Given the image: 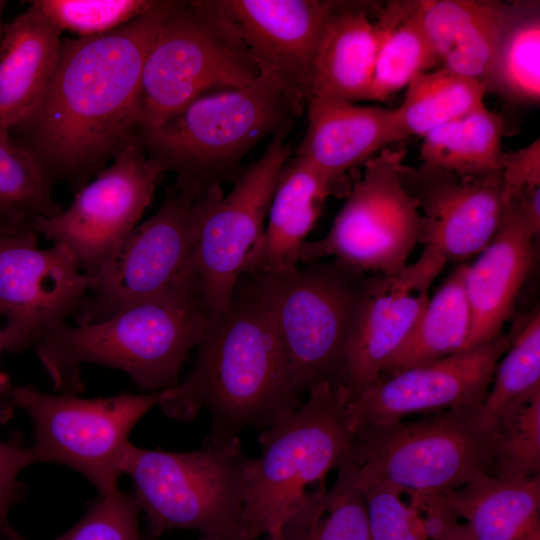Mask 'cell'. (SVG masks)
Listing matches in <instances>:
<instances>
[{
	"instance_id": "7bdbcfd3",
	"label": "cell",
	"mask_w": 540,
	"mask_h": 540,
	"mask_svg": "<svg viewBox=\"0 0 540 540\" xmlns=\"http://www.w3.org/2000/svg\"><path fill=\"white\" fill-rule=\"evenodd\" d=\"M140 540H157V538L147 533V534H141ZM197 540H236V539H231V538L216 536V535H203Z\"/></svg>"
},
{
	"instance_id": "ab89813d",
	"label": "cell",
	"mask_w": 540,
	"mask_h": 540,
	"mask_svg": "<svg viewBox=\"0 0 540 540\" xmlns=\"http://www.w3.org/2000/svg\"><path fill=\"white\" fill-rule=\"evenodd\" d=\"M501 174L507 189L540 187L539 139L517 151L507 152Z\"/></svg>"
},
{
	"instance_id": "d6a6232c",
	"label": "cell",
	"mask_w": 540,
	"mask_h": 540,
	"mask_svg": "<svg viewBox=\"0 0 540 540\" xmlns=\"http://www.w3.org/2000/svg\"><path fill=\"white\" fill-rule=\"evenodd\" d=\"M540 394V310L525 316L513 343L496 365L479 408L482 419L498 429L499 420Z\"/></svg>"
},
{
	"instance_id": "1f68e13d",
	"label": "cell",
	"mask_w": 540,
	"mask_h": 540,
	"mask_svg": "<svg viewBox=\"0 0 540 540\" xmlns=\"http://www.w3.org/2000/svg\"><path fill=\"white\" fill-rule=\"evenodd\" d=\"M403 103L394 109L405 139L423 137L437 127L482 105L483 84L443 67L417 75L406 87Z\"/></svg>"
},
{
	"instance_id": "83f0119b",
	"label": "cell",
	"mask_w": 540,
	"mask_h": 540,
	"mask_svg": "<svg viewBox=\"0 0 540 540\" xmlns=\"http://www.w3.org/2000/svg\"><path fill=\"white\" fill-rule=\"evenodd\" d=\"M381 14L384 35L367 100L383 102L440 62L424 30L419 1H389Z\"/></svg>"
},
{
	"instance_id": "836d02e7",
	"label": "cell",
	"mask_w": 540,
	"mask_h": 540,
	"mask_svg": "<svg viewBox=\"0 0 540 540\" xmlns=\"http://www.w3.org/2000/svg\"><path fill=\"white\" fill-rule=\"evenodd\" d=\"M63 208L54 200L52 181L45 169L25 147L0 131V220L29 225Z\"/></svg>"
},
{
	"instance_id": "ffe728a7",
	"label": "cell",
	"mask_w": 540,
	"mask_h": 540,
	"mask_svg": "<svg viewBox=\"0 0 540 540\" xmlns=\"http://www.w3.org/2000/svg\"><path fill=\"white\" fill-rule=\"evenodd\" d=\"M538 235L515 195L505 188L496 232L478 258L466 264L464 286L471 314L467 350L502 334L531 271Z\"/></svg>"
},
{
	"instance_id": "d590c367",
	"label": "cell",
	"mask_w": 540,
	"mask_h": 540,
	"mask_svg": "<svg viewBox=\"0 0 540 540\" xmlns=\"http://www.w3.org/2000/svg\"><path fill=\"white\" fill-rule=\"evenodd\" d=\"M499 440L492 474L529 477L540 471V394L504 415L498 423Z\"/></svg>"
},
{
	"instance_id": "277c9868",
	"label": "cell",
	"mask_w": 540,
	"mask_h": 540,
	"mask_svg": "<svg viewBox=\"0 0 540 540\" xmlns=\"http://www.w3.org/2000/svg\"><path fill=\"white\" fill-rule=\"evenodd\" d=\"M345 386L321 384L291 413L257 437L261 453L245 474L243 540L280 530L309 498L324 492L328 473L348 453L355 436Z\"/></svg>"
},
{
	"instance_id": "4fadbf2b",
	"label": "cell",
	"mask_w": 540,
	"mask_h": 540,
	"mask_svg": "<svg viewBox=\"0 0 540 540\" xmlns=\"http://www.w3.org/2000/svg\"><path fill=\"white\" fill-rule=\"evenodd\" d=\"M163 173L135 138L77 191L66 209L30 226L66 247L79 269L92 277L138 225Z\"/></svg>"
},
{
	"instance_id": "7a4b0ae2",
	"label": "cell",
	"mask_w": 540,
	"mask_h": 540,
	"mask_svg": "<svg viewBox=\"0 0 540 540\" xmlns=\"http://www.w3.org/2000/svg\"><path fill=\"white\" fill-rule=\"evenodd\" d=\"M192 369L159 392L165 416L191 422L206 410L205 444H239L247 428L264 430L301 403L256 279L243 274L229 306L210 312Z\"/></svg>"
},
{
	"instance_id": "7402d4cb",
	"label": "cell",
	"mask_w": 540,
	"mask_h": 540,
	"mask_svg": "<svg viewBox=\"0 0 540 540\" xmlns=\"http://www.w3.org/2000/svg\"><path fill=\"white\" fill-rule=\"evenodd\" d=\"M381 8L372 2L338 1L315 47L311 98L351 103L368 99L384 35Z\"/></svg>"
},
{
	"instance_id": "4dcf8cb0",
	"label": "cell",
	"mask_w": 540,
	"mask_h": 540,
	"mask_svg": "<svg viewBox=\"0 0 540 540\" xmlns=\"http://www.w3.org/2000/svg\"><path fill=\"white\" fill-rule=\"evenodd\" d=\"M280 531L284 540H370L365 497L347 454L333 486L305 501Z\"/></svg>"
},
{
	"instance_id": "e0dca14e",
	"label": "cell",
	"mask_w": 540,
	"mask_h": 540,
	"mask_svg": "<svg viewBox=\"0 0 540 540\" xmlns=\"http://www.w3.org/2000/svg\"><path fill=\"white\" fill-rule=\"evenodd\" d=\"M404 190L422 217L423 250L461 262L479 254L500 223L505 186L501 171L461 174L421 163L399 166Z\"/></svg>"
},
{
	"instance_id": "5bb4252c",
	"label": "cell",
	"mask_w": 540,
	"mask_h": 540,
	"mask_svg": "<svg viewBox=\"0 0 540 540\" xmlns=\"http://www.w3.org/2000/svg\"><path fill=\"white\" fill-rule=\"evenodd\" d=\"M29 225L0 232V316L3 352H21L76 316L90 288L70 251L38 246Z\"/></svg>"
},
{
	"instance_id": "d4e9b609",
	"label": "cell",
	"mask_w": 540,
	"mask_h": 540,
	"mask_svg": "<svg viewBox=\"0 0 540 540\" xmlns=\"http://www.w3.org/2000/svg\"><path fill=\"white\" fill-rule=\"evenodd\" d=\"M475 540H540V476L479 473L459 488L434 495Z\"/></svg>"
},
{
	"instance_id": "6da1fadb",
	"label": "cell",
	"mask_w": 540,
	"mask_h": 540,
	"mask_svg": "<svg viewBox=\"0 0 540 540\" xmlns=\"http://www.w3.org/2000/svg\"><path fill=\"white\" fill-rule=\"evenodd\" d=\"M179 2L159 1L110 32L61 42L48 85L20 126L52 182L82 184L136 138L144 62Z\"/></svg>"
},
{
	"instance_id": "9c48e42d",
	"label": "cell",
	"mask_w": 540,
	"mask_h": 540,
	"mask_svg": "<svg viewBox=\"0 0 540 540\" xmlns=\"http://www.w3.org/2000/svg\"><path fill=\"white\" fill-rule=\"evenodd\" d=\"M223 196L219 184L176 183L158 211L137 225L90 277L89 293L75 316L77 324L104 320L173 291L200 289L195 246L205 219Z\"/></svg>"
},
{
	"instance_id": "8992f818",
	"label": "cell",
	"mask_w": 540,
	"mask_h": 540,
	"mask_svg": "<svg viewBox=\"0 0 540 540\" xmlns=\"http://www.w3.org/2000/svg\"><path fill=\"white\" fill-rule=\"evenodd\" d=\"M479 408L357 431L347 453L357 485L384 483L413 498L459 488L479 473L492 474L499 430L485 423Z\"/></svg>"
},
{
	"instance_id": "cb8c5ba5",
	"label": "cell",
	"mask_w": 540,
	"mask_h": 540,
	"mask_svg": "<svg viewBox=\"0 0 540 540\" xmlns=\"http://www.w3.org/2000/svg\"><path fill=\"white\" fill-rule=\"evenodd\" d=\"M334 188L301 158L289 159L275 188L267 223L243 274L262 275L296 268L302 245Z\"/></svg>"
},
{
	"instance_id": "ee69618b",
	"label": "cell",
	"mask_w": 540,
	"mask_h": 540,
	"mask_svg": "<svg viewBox=\"0 0 540 540\" xmlns=\"http://www.w3.org/2000/svg\"><path fill=\"white\" fill-rule=\"evenodd\" d=\"M264 540H284L280 530L271 532L265 536Z\"/></svg>"
},
{
	"instance_id": "e575fe53",
	"label": "cell",
	"mask_w": 540,
	"mask_h": 540,
	"mask_svg": "<svg viewBox=\"0 0 540 540\" xmlns=\"http://www.w3.org/2000/svg\"><path fill=\"white\" fill-rule=\"evenodd\" d=\"M62 32L90 37L117 29L157 6L153 0H34L29 2Z\"/></svg>"
},
{
	"instance_id": "f1b7e54d",
	"label": "cell",
	"mask_w": 540,
	"mask_h": 540,
	"mask_svg": "<svg viewBox=\"0 0 540 540\" xmlns=\"http://www.w3.org/2000/svg\"><path fill=\"white\" fill-rule=\"evenodd\" d=\"M511 105H536L540 100V2L511 1L491 68L483 81Z\"/></svg>"
},
{
	"instance_id": "f546056e",
	"label": "cell",
	"mask_w": 540,
	"mask_h": 540,
	"mask_svg": "<svg viewBox=\"0 0 540 540\" xmlns=\"http://www.w3.org/2000/svg\"><path fill=\"white\" fill-rule=\"evenodd\" d=\"M503 117L482 105L423 136L422 163L461 174L502 171Z\"/></svg>"
},
{
	"instance_id": "8fae6325",
	"label": "cell",
	"mask_w": 540,
	"mask_h": 540,
	"mask_svg": "<svg viewBox=\"0 0 540 540\" xmlns=\"http://www.w3.org/2000/svg\"><path fill=\"white\" fill-rule=\"evenodd\" d=\"M11 397L32 422L35 464L69 467L99 496L119 489L120 459L129 435L159 401L158 393L82 398L48 394L30 384L13 386Z\"/></svg>"
},
{
	"instance_id": "7c38bea8",
	"label": "cell",
	"mask_w": 540,
	"mask_h": 540,
	"mask_svg": "<svg viewBox=\"0 0 540 540\" xmlns=\"http://www.w3.org/2000/svg\"><path fill=\"white\" fill-rule=\"evenodd\" d=\"M406 150L386 147L364 164L348 198L321 239L305 241L300 262L333 258L365 273L395 275L422 234L416 200L402 187L398 170Z\"/></svg>"
},
{
	"instance_id": "b9f144b4",
	"label": "cell",
	"mask_w": 540,
	"mask_h": 540,
	"mask_svg": "<svg viewBox=\"0 0 540 540\" xmlns=\"http://www.w3.org/2000/svg\"><path fill=\"white\" fill-rule=\"evenodd\" d=\"M435 540H475L466 525L455 522Z\"/></svg>"
},
{
	"instance_id": "60d3db41",
	"label": "cell",
	"mask_w": 540,
	"mask_h": 540,
	"mask_svg": "<svg viewBox=\"0 0 540 540\" xmlns=\"http://www.w3.org/2000/svg\"><path fill=\"white\" fill-rule=\"evenodd\" d=\"M2 352V326L0 325V355ZM12 389L13 385L0 365V423L8 420L16 408L11 397Z\"/></svg>"
},
{
	"instance_id": "ac0fdd59",
	"label": "cell",
	"mask_w": 540,
	"mask_h": 540,
	"mask_svg": "<svg viewBox=\"0 0 540 540\" xmlns=\"http://www.w3.org/2000/svg\"><path fill=\"white\" fill-rule=\"evenodd\" d=\"M231 22L259 75L270 79L297 115L311 99L312 62L330 0H215Z\"/></svg>"
},
{
	"instance_id": "d6986e66",
	"label": "cell",
	"mask_w": 540,
	"mask_h": 540,
	"mask_svg": "<svg viewBox=\"0 0 540 540\" xmlns=\"http://www.w3.org/2000/svg\"><path fill=\"white\" fill-rule=\"evenodd\" d=\"M446 262L422 251L418 260L395 275L372 273L371 284L346 348L349 401L378 381L386 362L402 345Z\"/></svg>"
},
{
	"instance_id": "484cf974",
	"label": "cell",
	"mask_w": 540,
	"mask_h": 540,
	"mask_svg": "<svg viewBox=\"0 0 540 540\" xmlns=\"http://www.w3.org/2000/svg\"><path fill=\"white\" fill-rule=\"evenodd\" d=\"M421 20L440 67L483 84L508 19L511 2L420 0Z\"/></svg>"
},
{
	"instance_id": "f35d334b",
	"label": "cell",
	"mask_w": 540,
	"mask_h": 540,
	"mask_svg": "<svg viewBox=\"0 0 540 540\" xmlns=\"http://www.w3.org/2000/svg\"><path fill=\"white\" fill-rule=\"evenodd\" d=\"M32 464H35L32 449L24 444L20 435L0 440V538L9 524L7 518L12 506L22 495L19 476Z\"/></svg>"
},
{
	"instance_id": "5b68a950",
	"label": "cell",
	"mask_w": 540,
	"mask_h": 540,
	"mask_svg": "<svg viewBox=\"0 0 540 540\" xmlns=\"http://www.w3.org/2000/svg\"><path fill=\"white\" fill-rule=\"evenodd\" d=\"M251 276L257 281L295 390L303 395L324 383L346 387V348L372 274L332 258Z\"/></svg>"
},
{
	"instance_id": "4316f807",
	"label": "cell",
	"mask_w": 540,
	"mask_h": 540,
	"mask_svg": "<svg viewBox=\"0 0 540 540\" xmlns=\"http://www.w3.org/2000/svg\"><path fill=\"white\" fill-rule=\"evenodd\" d=\"M466 264L455 267L428 299L402 345L384 365L380 379L467 350L471 314L465 292Z\"/></svg>"
},
{
	"instance_id": "f6af8a7d",
	"label": "cell",
	"mask_w": 540,
	"mask_h": 540,
	"mask_svg": "<svg viewBox=\"0 0 540 540\" xmlns=\"http://www.w3.org/2000/svg\"><path fill=\"white\" fill-rule=\"evenodd\" d=\"M13 226H17V225L6 223L0 220V232L5 231Z\"/></svg>"
},
{
	"instance_id": "30bf717a",
	"label": "cell",
	"mask_w": 540,
	"mask_h": 540,
	"mask_svg": "<svg viewBox=\"0 0 540 540\" xmlns=\"http://www.w3.org/2000/svg\"><path fill=\"white\" fill-rule=\"evenodd\" d=\"M259 76L216 1H180L144 62L139 132L153 129L210 92L242 88Z\"/></svg>"
},
{
	"instance_id": "9a60e30c",
	"label": "cell",
	"mask_w": 540,
	"mask_h": 540,
	"mask_svg": "<svg viewBox=\"0 0 540 540\" xmlns=\"http://www.w3.org/2000/svg\"><path fill=\"white\" fill-rule=\"evenodd\" d=\"M525 316H519L508 332L491 342L405 369L366 388L347 406L355 432L393 424L413 414L481 407L496 365L518 335Z\"/></svg>"
},
{
	"instance_id": "44dd1931",
	"label": "cell",
	"mask_w": 540,
	"mask_h": 540,
	"mask_svg": "<svg viewBox=\"0 0 540 540\" xmlns=\"http://www.w3.org/2000/svg\"><path fill=\"white\" fill-rule=\"evenodd\" d=\"M307 129L295 156L334 187L346 172L406 140L394 109L311 98Z\"/></svg>"
},
{
	"instance_id": "74e56055",
	"label": "cell",
	"mask_w": 540,
	"mask_h": 540,
	"mask_svg": "<svg viewBox=\"0 0 540 540\" xmlns=\"http://www.w3.org/2000/svg\"><path fill=\"white\" fill-rule=\"evenodd\" d=\"M368 514L370 540H429L414 509L384 483L359 486Z\"/></svg>"
},
{
	"instance_id": "8d00e7d4",
	"label": "cell",
	"mask_w": 540,
	"mask_h": 540,
	"mask_svg": "<svg viewBox=\"0 0 540 540\" xmlns=\"http://www.w3.org/2000/svg\"><path fill=\"white\" fill-rule=\"evenodd\" d=\"M138 503L132 492L120 488L99 496L85 514L67 532L52 540H140ZM3 540H31L9 524L1 534Z\"/></svg>"
},
{
	"instance_id": "603a6c76",
	"label": "cell",
	"mask_w": 540,
	"mask_h": 540,
	"mask_svg": "<svg viewBox=\"0 0 540 540\" xmlns=\"http://www.w3.org/2000/svg\"><path fill=\"white\" fill-rule=\"evenodd\" d=\"M62 31L36 7L0 34V131L20 127L38 105L54 71Z\"/></svg>"
},
{
	"instance_id": "52a82bcc",
	"label": "cell",
	"mask_w": 540,
	"mask_h": 540,
	"mask_svg": "<svg viewBox=\"0 0 540 540\" xmlns=\"http://www.w3.org/2000/svg\"><path fill=\"white\" fill-rule=\"evenodd\" d=\"M293 106L268 78L259 75L242 88L210 92L190 102L136 139L177 184H218L262 139L287 133Z\"/></svg>"
},
{
	"instance_id": "2e32d148",
	"label": "cell",
	"mask_w": 540,
	"mask_h": 540,
	"mask_svg": "<svg viewBox=\"0 0 540 540\" xmlns=\"http://www.w3.org/2000/svg\"><path fill=\"white\" fill-rule=\"evenodd\" d=\"M285 135L272 137L263 155L239 176L200 229L194 265L209 312L229 306L247 259L262 235L275 188L292 153L284 142Z\"/></svg>"
},
{
	"instance_id": "3957f363",
	"label": "cell",
	"mask_w": 540,
	"mask_h": 540,
	"mask_svg": "<svg viewBox=\"0 0 540 540\" xmlns=\"http://www.w3.org/2000/svg\"><path fill=\"white\" fill-rule=\"evenodd\" d=\"M209 313L200 289H183L92 324L62 323L34 348L58 393L83 391L81 366L87 363L118 369L139 387L159 393L179 383L182 366L200 343Z\"/></svg>"
},
{
	"instance_id": "ba28073f",
	"label": "cell",
	"mask_w": 540,
	"mask_h": 540,
	"mask_svg": "<svg viewBox=\"0 0 540 540\" xmlns=\"http://www.w3.org/2000/svg\"><path fill=\"white\" fill-rule=\"evenodd\" d=\"M241 445H207L190 452L145 449L129 442L120 459L122 475L156 538L194 530L236 540L241 520L246 468Z\"/></svg>"
},
{
	"instance_id": "bcb514c9",
	"label": "cell",
	"mask_w": 540,
	"mask_h": 540,
	"mask_svg": "<svg viewBox=\"0 0 540 540\" xmlns=\"http://www.w3.org/2000/svg\"><path fill=\"white\" fill-rule=\"evenodd\" d=\"M4 6H5V1L0 0V34L2 32V29H3L1 17H2V11H3Z\"/></svg>"
}]
</instances>
